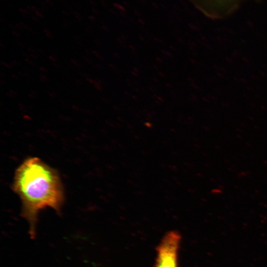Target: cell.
I'll return each mask as SVG.
<instances>
[{
	"label": "cell",
	"mask_w": 267,
	"mask_h": 267,
	"mask_svg": "<svg viewBox=\"0 0 267 267\" xmlns=\"http://www.w3.org/2000/svg\"><path fill=\"white\" fill-rule=\"evenodd\" d=\"M237 0H206L207 1L210 3V5H213L215 7L218 6H225L228 4L229 5L230 4H233L234 1Z\"/></svg>",
	"instance_id": "3957f363"
},
{
	"label": "cell",
	"mask_w": 267,
	"mask_h": 267,
	"mask_svg": "<svg viewBox=\"0 0 267 267\" xmlns=\"http://www.w3.org/2000/svg\"><path fill=\"white\" fill-rule=\"evenodd\" d=\"M12 188L21 200V215L29 223L31 238L41 210L50 208L61 212L64 192L58 173L38 158H28L17 168Z\"/></svg>",
	"instance_id": "6da1fadb"
},
{
	"label": "cell",
	"mask_w": 267,
	"mask_h": 267,
	"mask_svg": "<svg viewBox=\"0 0 267 267\" xmlns=\"http://www.w3.org/2000/svg\"><path fill=\"white\" fill-rule=\"evenodd\" d=\"M181 237L172 230L163 236L157 248L154 267H178V252Z\"/></svg>",
	"instance_id": "7a4b0ae2"
}]
</instances>
